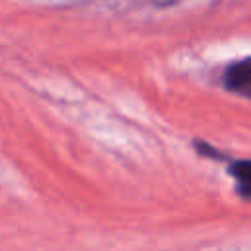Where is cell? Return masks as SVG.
<instances>
[{
	"mask_svg": "<svg viewBox=\"0 0 251 251\" xmlns=\"http://www.w3.org/2000/svg\"><path fill=\"white\" fill-rule=\"evenodd\" d=\"M229 175L237 180V190L243 198H249V161L239 159L229 165Z\"/></svg>",
	"mask_w": 251,
	"mask_h": 251,
	"instance_id": "2",
	"label": "cell"
},
{
	"mask_svg": "<svg viewBox=\"0 0 251 251\" xmlns=\"http://www.w3.org/2000/svg\"><path fill=\"white\" fill-rule=\"evenodd\" d=\"M224 86L233 92L239 94L243 98L251 96V61L249 57H243L241 61L229 63L224 69Z\"/></svg>",
	"mask_w": 251,
	"mask_h": 251,
	"instance_id": "1",
	"label": "cell"
},
{
	"mask_svg": "<svg viewBox=\"0 0 251 251\" xmlns=\"http://www.w3.org/2000/svg\"><path fill=\"white\" fill-rule=\"evenodd\" d=\"M194 147H196V151H198L200 155H204V157H208V159H226L224 153H220L218 149H214V147L208 145L206 141H196Z\"/></svg>",
	"mask_w": 251,
	"mask_h": 251,
	"instance_id": "3",
	"label": "cell"
},
{
	"mask_svg": "<svg viewBox=\"0 0 251 251\" xmlns=\"http://www.w3.org/2000/svg\"><path fill=\"white\" fill-rule=\"evenodd\" d=\"M139 2L153 4V6H169V4H175V2H180V0H139Z\"/></svg>",
	"mask_w": 251,
	"mask_h": 251,
	"instance_id": "4",
	"label": "cell"
}]
</instances>
